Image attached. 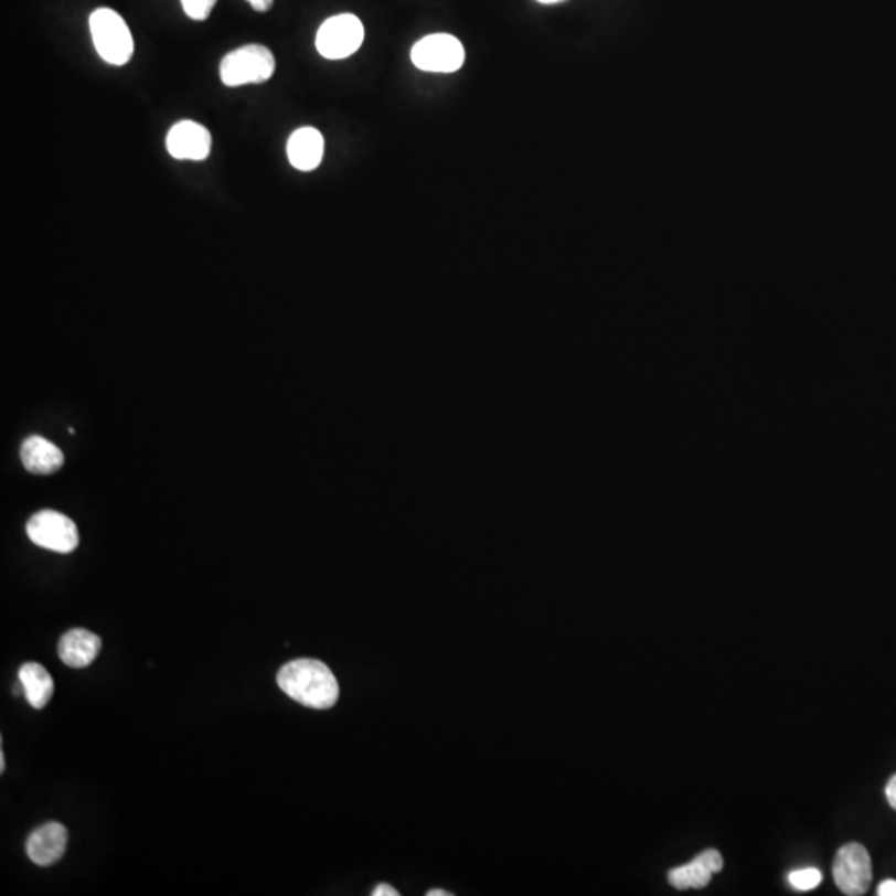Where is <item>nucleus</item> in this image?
I'll use <instances>...</instances> for the list:
<instances>
[{
    "instance_id": "23",
    "label": "nucleus",
    "mask_w": 896,
    "mask_h": 896,
    "mask_svg": "<svg viewBox=\"0 0 896 896\" xmlns=\"http://www.w3.org/2000/svg\"><path fill=\"white\" fill-rule=\"evenodd\" d=\"M68 431H71V434L74 435L75 434V428L74 427H68Z\"/></svg>"
},
{
    "instance_id": "5",
    "label": "nucleus",
    "mask_w": 896,
    "mask_h": 896,
    "mask_svg": "<svg viewBox=\"0 0 896 896\" xmlns=\"http://www.w3.org/2000/svg\"><path fill=\"white\" fill-rule=\"evenodd\" d=\"M364 42V25L355 15L341 14L328 19L319 29L316 49L329 61L351 57Z\"/></svg>"
},
{
    "instance_id": "10",
    "label": "nucleus",
    "mask_w": 896,
    "mask_h": 896,
    "mask_svg": "<svg viewBox=\"0 0 896 896\" xmlns=\"http://www.w3.org/2000/svg\"><path fill=\"white\" fill-rule=\"evenodd\" d=\"M21 460L28 472L34 476H52L64 467V454L54 441L31 435L22 441Z\"/></svg>"
},
{
    "instance_id": "4",
    "label": "nucleus",
    "mask_w": 896,
    "mask_h": 896,
    "mask_svg": "<svg viewBox=\"0 0 896 896\" xmlns=\"http://www.w3.org/2000/svg\"><path fill=\"white\" fill-rule=\"evenodd\" d=\"M415 67L431 74H452L466 62L462 42L450 34H431L418 41L412 49Z\"/></svg>"
},
{
    "instance_id": "6",
    "label": "nucleus",
    "mask_w": 896,
    "mask_h": 896,
    "mask_svg": "<svg viewBox=\"0 0 896 896\" xmlns=\"http://www.w3.org/2000/svg\"><path fill=\"white\" fill-rule=\"evenodd\" d=\"M28 535L34 545L62 555L77 550L81 542L77 525L54 510H42L32 515L28 523Z\"/></svg>"
},
{
    "instance_id": "17",
    "label": "nucleus",
    "mask_w": 896,
    "mask_h": 896,
    "mask_svg": "<svg viewBox=\"0 0 896 896\" xmlns=\"http://www.w3.org/2000/svg\"><path fill=\"white\" fill-rule=\"evenodd\" d=\"M879 896H896V879H885L878 886Z\"/></svg>"
},
{
    "instance_id": "15",
    "label": "nucleus",
    "mask_w": 896,
    "mask_h": 896,
    "mask_svg": "<svg viewBox=\"0 0 896 896\" xmlns=\"http://www.w3.org/2000/svg\"><path fill=\"white\" fill-rule=\"evenodd\" d=\"M822 872L819 868H813V866L796 870L789 875L790 885H792V888L799 889V892H810V889L817 888L822 883Z\"/></svg>"
},
{
    "instance_id": "21",
    "label": "nucleus",
    "mask_w": 896,
    "mask_h": 896,
    "mask_svg": "<svg viewBox=\"0 0 896 896\" xmlns=\"http://www.w3.org/2000/svg\"><path fill=\"white\" fill-rule=\"evenodd\" d=\"M452 893H448L447 889H430L427 892V896H450Z\"/></svg>"
},
{
    "instance_id": "12",
    "label": "nucleus",
    "mask_w": 896,
    "mask_h": 896,
    "mask_svg": "<svg viewBox=\"0 0 896 896\" xmlns=\"http://www.w3.org/2000/svg\"><path fill=\"white\" fill-rule=\"evenodd\" d=\"M324 157V137L312 127H302L289 137L288 158L299 171H312Z\"/></svg>"
},
{
    "instance_id": "18",
    "label": "nucleus",
    "mask_w": 896,
    "mask_h": 896,
    "mask_svg": "<svg viewBox=\"0 0 896 896\" xmlns=\"http://www.w3.org/2000/svg\"><path fill=\"white\" fill-rule=\"evenodd\" d=\"M885 796L889 806L896 810V776H893L892 779L888 780V783H886Z\"/></svg>"
},
{
    "instance_id": "14",
    "label": "nucleus",
    "mask_w": 896,
    "mask_h": 896,
    "mask_svg": "<svg viewBox=\"0 0 896 896\" xmlns=\"http://www.w3.org/2000/svg\"><path fill=\"white\" fill-rule=\"evenodd\" d=\"M713 875V870L706 865L701 855H697L693 862L672 868L669 872L668 879L678 889L704 888V886L710 885Z\"/></svg>"
},
{
    "instance_id": "13",
    "label": "nucleus",
    "mask_w": 896,
    "mask_h": 896,
    "mask_svg": "<svg viewBox=\"0 0 896 896\" xmlns=\"http://www.w3.org/2000/svg\"><path fill=\"white\" fill-rule=\"evenodd\" d=\"M19 683L34 710H44L54 696V680L39 662H25L19 669Z\"/></svg>"
},
{
    "instance_id": "9",
    "label": "nucleus",
    "mask_w": 896,
    "mask_h": 896,
    "mask_svg": "<svg viewBox=\"0 0 896 896\" xmlns=\"http://www.w3.org/2000/svg\"><path fill=\"white\" fill-rule=\"evenodd\" d=\"M67 842L68 832L62 823H44L29 836V858L39 866L54 865L64 856Z\"/></svg>"
},
{
    "instance_id": "7",
    "label": "nucleus",
    "mask_w": 896,
    "mask_h": 896,
    "mask_svg": "<svg viewBox=\"0 0 896 896\" xmlns=\"http://www.w3.org/2000/svg\"><path fill=\"white\" fill-rule=\"evenodd\" d=\"M832 872L840 892L849 896L865 895L873 878L872 858L865 846L849 843L836 852Z\"/></svg>"
},
{
    "instance_id": "3",
    "label": "nucleus",
    "mask_w": 896,
    "mask_h": 896,
    "mask_svg": "<svg viewBox=\"0 0 896 896\" xmlns=\"http://www.w3.org/2000/svg\"><path fill=\"white\" fill-rule=\"evenodd\" d=\"M92 41L95 51L110 65H125L134 55L135 44L130 29L114 9L100 8L90 15Z\"/></svg>"
},
{
    "instance_id": "2",
    "label": "nucleus",
    "mask_w": 896,
    "mask_h": 896,
    "mask_svg": "<svg viewBox=\"0 0 896 896\" xmlns=\"http://www.w3.org/2000/svg\"><path fill=\"white\" fill-rule=\"evenodd\" d=\"M276 58L265 45L249 44L224 55L220 77L226 87L265 84L275 75Z\"/></svg>"
},
{
    "instance_id": "8",
    "label": "nucleus",
    "mask_w": 896,
    "mask_h": 896,
    "mask_svg": "<svg viewBox=\"0 0 896 896\" xmlns=\"http://www.w3.org/2000/svg\"><path fill=\"white\" fill-rule=\"evenodd\" d=\"M167 150L177 160H206L211 151L210 130L196 121H178L168 131Z\"/></svg>"
},
{
    "instance_id": "19",
    "label": "nucleus",
    "mask_w": 896,
    "mask_h": 896,
    "mask_svg": "<svg viewBox=\"0 0 896 896\" xmlns=\"http://www.w3.org/2000/svg\"><path fill=\"white\" fill-rule=\"evenodd\" d=\"M256 12H268L271 11L273 4H275V0H246Z\"/></svg>"
},
{
    "instance_id": "1",
    "label": "nucleus",
    "mask_w": 896,
    "mask_h": 896,
    "mask_svg": "<svg viewBox=\"0 0 896 896\" xmlns=\"http://www.w3.org/2000/svg\"><path fill=\"white\" fill-rule=\"evenodd\" d=\"M278 684L296 703L329 710L339 700V684L331 669L316 659H296L282 665Z\"/></svg>"
},
{
    "instance_id": "11",
    "label": "nucleus",
    "mask_w": 896,
    "mask_h": 896,
    "mask_svg": "<svg viewBox=\"0 0 896 896\" xmlns=\"http://www.w3.org/2000/svg\"><path fill=\"white\" fill-rule=\"evenodd\" d=\"M102 651V639L88 629H72L58 642V658L68 668H87Z\"/></svg>"
},
{
    "instance_id": "22",
    "label": "nucleus",
    "mask_w": 896,
    "mask_h": 896,
    "mask_svg": "<svg viewBox=\"0 0 896 896\" xmlns=\"http://www.w3.org/2000/svg\"><path fill=\"white\" fill-rule=\"evenodd\" d=\"M540 4H558V2H563V0H536Z\"/></svg>"
},
{
    "instance_id": "16",
    "label": "nucleus",
    "mask_w": 896,
    "mask_h": 896,
    "mask_svg": "<svg viewBox=\"0 0 896 896\" xmlns=\"http://www.w3.org/2000/svg\"><path fill=\"white\" fill-rule=\"evenodd\" d=\"M216 2L217 0H181V6L191 21L203 22L210 18Z\"/></svg>"
},
{
    "instance_id": "20",
    "label": "nucleus",
    "mask_w": 896,
    "mask_h": 896,
    "mask_svg": "<svg viewBox=\"0 0 896 896\" xmlns=\"http://www.w3.org/2000/svg\"><path fill=\"white\" fill-rule=\"evenodd\" d=\"M372 896H398V892L394 886L384 885V883H382V885L375 886Z\"/></svg>"
}]
</instances>
